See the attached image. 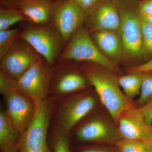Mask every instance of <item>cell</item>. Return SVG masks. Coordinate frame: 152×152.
Returning a JSON list of instances; mask_svg holds the SVG:
<instances>
[{
    "label": "cell",
    "instance_id": "1",
    "mask_svg": "<svg viewBox=\"0 0 152 152\" xmlns=\"http://www.w3.org/2000/svg\"><path fill=\"white\" fill-rule=\"evenodd\" d=\"M82 70L116 124L123 112L136 107L121 91L117 74L101 65L87 62L82 65Z\"/></svg>",
    "mask_w": 152,
    "mask_h": 152
},
{
    "label": "cell",
    "instance_id": "2",
    "mask_svg": "<svg viewBox=\"0 0 152 152\" xmlns=\"http://www.w3.org/2000/svg\"><path fill=\"white\" fill-rule=\"evenodd\" d=\"M138 1L139 0L119 1V31L123 43V64L138 65L143 60Z\"/></svg>",
    "mask_w": 152,
    "mask_h": 152
},
{
    "label": "cell",
    "instance_id": "3",
    "mask_svg": "<svg viewBox=\"0 0 152 152\" xmlns=\"http://www.w3.org/2000/svg\"><path fill=\"white\" fill-rule=\"evenodd\" d=\"M34 117L17 142L18 152H51L47 143V134L52 107L45 99L35 102Z\"/></svg>",
    "mask_w": 152,
    "mask_h": 152
},
{
    "label": "cell",
    "instance_id": "4",
    "mask_svg": "<svg viewBox=\"0 0 152 152\" xmlns=\"http://www.w3.org/2000/svg\"><path fill=\"white\" fill-rule=\"evenodd\" d=\"M50 65L39 57L18 80L8 77L7 90L13 88L31 98L35 102L46 99L52 79Z\"/></svg>",
    "mask_w": 152,
    "mask_h": 152
},
{
    "label": "cell",
    "instance_id": "5",
    "mask_svg": "<svg viewBox=\"0 0 152 152\" xmlns=\"http://www.w3.org/2000/svg\"><path fill=\"white\" fill-rule=\"evenodd\" d=\"M63 60L96 63L117 75L121 71L118 65L108 59L96 45L86 28L82 26L74 33L61 57Z\"/></svg>",
    "mask_w": 152,
    "mask_h": 152
},
{
    "label": "cell",
    "instance_id": "6",
    "mask_svg": "<svg viewBox=\"0 0 152 152\" xmlns=\"http://www.w3.org/2000/svg\"><path fill=\"white\" fill-rule=\"evenodd\" d=\"M19 37L29 44L50 66L58 56L64 42L56 30L47 26L26 28Z\"/></svg>",
    "mask_w": 152,
    "mask_h": 152
},
{
    "label": "cell",
    "instance_id": "7",
    "mask_svg": "<svg viewBox=\"0 0 152 152\" xmlns=\"http://www.w3.org/2000/svg\"><path fill=\"white\" fill-rule=\"evenodd\" d=\"M20 38L1 58V72L15 80L20 78L40 57L29 44Z\"/></svg>",
    "mask_w": 152,
    "mask_h": 152
},
{
    "label": "cell",
    "instance_id": "8",
    "mask_svg": "<svg viewBox=\"0 0 152 152\" xmlns=\"http://www.w3.org/2000/svg\"><path fill=\"white\" fill-rule=\"evenodd\" d=\"M118 2L117 0H100L85 12V27L90 33L105 30L119 31Z\"/></svg>",
    "mask_w": 152,
    "mask_h": 152
},
{
    "label": "cell",
    "instance_id": "9",
    "mask_svg": "<svg viewBox=\"0 0 152 152\" xmlns=\"http://www.w3.org/2000/svg\"><path fill=\"white\" fill-rule=\"evenodd\" d=\"M2 95L11 121L16 129L22 134L32 120L35 109L34 102L13 88L9 89Z\"/></svg>",
    "mask_w": 152,
    "mask_h": 152
},
{
    "label": "cell",
    "instance_id": "10",
    "mask_svg": "<svg viewBox=\"0 0 152 152\" xmlns=\"http://www.w3.org/2000/svg\"><path fill=\"white\" fill-rule=\"evenodd\" d=\"M96 100L89 94H83L66 99L58 114L60 129L69 132L94 108Z\"/></svg>",
    "mask_w": 152,
    "mask_h": 152
},
{
    "label": "cell",
    "instance_id": "11",
    "mask_svg": "<svg viewBox=\"0 0 152 152\" xmlns=\"http://www.w3.org/2000/svg\"><path fill=\"white\" fill-rule=\"evenodd\" d=\"M53 17L55 28L66 43L84 23L85 12L73 0H66L56 9Z\"/></svg>",
    "mask_w": 152,
    "mask_h": 152
},
{
    "label": "cell",
    "instance_id": "12",
    "mask_svg": "<svg viewBox=\"0 0 152 152\" xmlns=\"http://www.w3.org/2000/svg\"><path fill=\"white\" fill-rule=\"evenodd\" d=\"M116 125L121 139L147 143L151 138L152 125L145 121L140 108L135 107L124 111L120 115Z\"/></svg>",
    "mask_w": 152,
    "mask_h": 152
},
{
    "label": "cell",
    "instance_id": "13",
    "mask_svg": "<svg viewBox=\"0 0 152 152\" xmlns=\"http://www.w3.org/2000/svg\"><path fill=\"white\" fill-rule=\"evenodd\" d=\"M82 141L115 144L121 139L117 128L102 118H95L83 125L77 132Z\"/></svg>",
    "mask_w": 152,
    "mask_h": 152
},
{
    "label": "cell",
    "instance_id": "14",
    "mask_svg": "<svg viewBox=\"0 0 152 152\" xmlns=\"http://www.w3.org/2000/svg\"><path fill=\"white\" fill-rule=\"evenodd\" d=\"M90 34L96 45L106 58L117 64H121L123 43L119 31H98Z\"/></svg>",
    "mask_w": 152,
    "mask_h": 152
},
{
    "label": "cell",
    "instance_id": "15",
    "mask_svg": "<svg viewBox=\"0 0 152 152\" xmlns=\"http://www.w3.org/2000/svg\"><path fill=\"white\" fill-rule=\"evenodd\" d=\"M18 5L26 18L37 24L46 23L51 15L52 4L49 0H21Z\"/></svg>",
    "mask_w": 152,
    "mask_h": 152
},
{
    "label": "cell",
    "instance_id": "16",
    "mask_svg": "<svg viewBox=\"0 0 152 152\" xmlns=\"http://www.w3.org/2000/svg\"><path fill=\"white\" fill-rule=\"evenodd\" d=\"M90 83L84 75L74 72H64L58 77L53 86V91L58 95L75 92L86 88Z\"/></svg>",
    "mask_w": 152,
    "mask_h": 152
},
{
    "label": "cell",
    "instance_id": "17",
    "mask_svg": "<svg viewBox=\"0 0 152 152\" xmlns=\"http://www.w3.org/2000/svg\"><path fill=\"white\" fill-rule=\"evenodd\" d=\"M20 133L16 129L7 112L0 113V148L1 150L16 145Z\"/></svg>",
    "mask_w": 152,
    "mask_h": 152
},
{
    "label": "cell",
    "instance_id": "18",
    "mask_svg": "<svg viewBox=\"0 0 152 152\" xmlns=\"http://www.w3.org/2000/svg\"><path fill=\"white\" fill-rule=\"evenodd\" d=\"M142 72H134L125 75L119 76L118 81L124 93L130 100L140 93L142 83Z\"/></svg>",
    "mask_w": 152,
    "mask_h": 152
},
{
    "label": "cell",
    "instance_id": "19",
    "mask_svg": "<svg viewBox=\"0 0 152 152\" xmlns=\"http://www.w3.org/2000/svg\"><path fill=\"white\" fill-rule=\"evenodd\" d=\"M26 19L21 12L14 9H1L0 30L8 29L11 26Z\"/></svg>",
    "mask_w": 152,
    "mask_h": 152
},
{
    "label": "cell",
    "instance_id": "20",
    "mask_svg": "<svg viewBox=\"0 0 152 152\" xmlns=\"http://www.w3.org/2000/svg\"><path fill=\"white\" fill-rule=\"evenodd\" d=\"M20 34L19 28L0 30V58H2L9 51L20 37Z\"/></svg>",
    "mask_w": 152,
    "mask_h": 152
},
{
    "label": "cell",
    "instance_id": "21",
    "mask_svg": "<svg viewBox=\"0 0 152 152\" xmlns=\"http://www.w3.org/2000/svg\"><path fill=\"white\" fill-rule=\"evenodd\" d=\"M152 98V72H143L140 96L136 103L140 107L146 104Z\"/></svg>",
    "mask_w": 152,
    "mask_h": 152
},
{
    "label": "cell",
    "instance_id": "22",
    "mask_svg": "<svg viewBox=\"0 0 152 152\" xmlns=\"http://www.w3.org/2000/svg\"><path fill=\"white\" fill-rule=\"evenodd\" d=\"M115 145L120 152H151L145 142L121 139Z\"/></svg>",
    "mask_w": 152,
    "mask_h": 152
},
{
    "label": "cell",
    "instance_id": "23",
    "mask_svg": "<svg viewBox=\"0 0 152 152\" xmlns=\"http://www.w3.org/2000/svg\"><path fill=\"white\" fill-rule=\"evenodd\" d=\"M142 54L143 60L152 59V25L142 21Z\"/></svg>",
    "mask_w": 152,
    "mask_h": 152
},
{
    "label": "cell",
    "instance_id": "24",
    "mask_svg": "<svg viewBox=\"0 0 152 152\" xmlns=\"http://www.w3.org/2000/svg\"><path fill=\"white\" fill-rule=\"evenodd\" d=\"M66 132L61 129L56 132L53 141L54 152H71Z\"/></svg>",
    "mask_w": 152,
    "mask_h": 152
},
{
    "label": "cell",
    "instance_id": "25",
    "mask_svg": "<svg viewBox=\"0 0 152 152\" xmlns=\"http://www.w3.org/2000/svg\"><path fill=\"white\" fill-rule=\"evenodd\" d=\"M128 73L134 72H152V59L143 64L132 66L128 69Z\"/></svg>",
    "mask_w": 152,
    "mask_h": 152
},
{
    "label": "cell",
    "instance_id": "26",
    "mask_svg": "<svg viewBox=\"0 0 152 152\" xmlns=\"http://www.w3.org/2000/svg\"><path fill=\"white\" fill-rule=\"evenodd\" d=\"M138 9L140 15L152 14V0H139Z\"/></svg>",
    "mask_w": 152,
    "mask_h": 152
},
{
    "label": "cell",
    "instance_id": "27",
    "mask_svg": "<svg viewBox=\"0 0 152 152\" xmlns=\"http://www.w3.org/2000/svg\"><path fill=\"white\" fill-rule=\"evenodd\" d=\"M145 121L148 124H152V98L146 104L140 108Z\"/></svg>",
    "mask_w": 152,
    "mask_h": 152
},
{
    "label": "cell",
    "instance_id": "28",
    "mask_svg": "<svg viewBox=\"0 0 152 152\" xmlns=\"http://www.w3.org/2000/svg\"><path fill=\"white\" fill-rule=\"evenodd\" d=\"M100 0H73L75 4L85 12L92 8Z\"/></svg>",
    "mask_w": 152,
    "mask_h": 152
},
{
    "label": "cell",
    "instance_id": "29",
    "mask_svg": "<svg viewBox=\"0 0 152 152\" xmlns=\"http://www.w3.org/2000/svg\"><path fill=\"white\" fill-rule=\"evenodd\" d=\"M79 152H111L97 147H86L81 149Z\"/></svg>",
    "mask_w": 152,
    "mask_h": 152
},
{
    "label": "cell",
    "instance_id": "30",
    "mask_svg": "<svg viewBox=\"0 0 152 152\" xmlns=\"http://www.w3.org/2000/svg\"><path fill=\"white\" fill-rule=\"evenodd\" d=\"M140 17L142 21L146 22L152 25V14L148 15H140Z\"/></svg>",
    "mask_w": 152,
    "mask_h": 152
},
{
    "label": "cell",
    "instance_id": "31",
    "mask_svg": "<svg viewBox=\"0 0 152 152\" xmlns=\"http://www.w3.org/2000/svg\"><path fill=\"white\" fill-rule=\"evenodd\" d=\"M1 152H18L17 144L12 146L1 150Z\"/></svg>",
    "mask_w": 152,
    "mask_h": 152
},
{
    "label": "cell",
    "instance_id": "32",
    "mask_svg": "<svg viewBox=\"0 0 152 152\" xmlns=\"http://www.w3.org/2000/svg\"><path fill=\"white\" fill-rule=\"evenodd\" d=\"M149 147L150 150H151V152H152V132L151 134V138H150L148 142L147 143Z\"/></svg>",
    "mask_w": 152,
    "mask_h": 152
},
{
    "label": "cell",
    "instance_id": "33",
    "mask_svg": "<svg viewBox=\"0 0 152 152\" xmlns=\"http://www.w3.org/2000/svg\"><path fill=\"white\" fill-rule=\"evenodd\" d=\"M117 1H119V0H117Z\"/></svg>",
    "mask_w": 152,
    "mask_h": 152
}]
</instances>
